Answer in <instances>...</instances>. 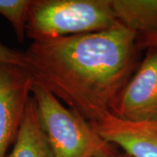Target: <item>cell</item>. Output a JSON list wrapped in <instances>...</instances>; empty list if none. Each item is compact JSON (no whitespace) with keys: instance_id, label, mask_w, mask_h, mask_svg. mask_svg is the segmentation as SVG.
Here are the masks:
<instances>
[{"instance_id":"6da1fadb","label":"cell","mask_w":157,"mask_h":157,"mask_svg":"<svg viewBox=\"0 0 157 157\" xmlns=\"http://www.w3.org/2000/svg\"><path fill=\"white\" fill-rule=\"evenodd\" d=\"M138 34L112 28L33 41L25 52L34 83L94 123L112 113L140 61Z\"/></svg>"},{"instance_id":"7a4b0ae2","label":"cell","mask_w":157,"mask_h":157,"mask_svg":"<svg viewBox=\"0 0 157 157\" xmlns=\"http://www.w3.org/2000/svg\"><path fill=\"white\" fill-rule=\"evenodd\" d=\"M118 23L112 0H33L25 32L39 41L97 33Z\"/></svg>"},{"instance_id":"3957f363","label":"cell","mask_w":157,"mask_h":157,"mask_svg":"<svg viewBox=\"0 0 157 157\" xmlns=\"http://www.w3.org/2000/svg\"><path fill=\"white\" fill-rule=\"evenodd\" d=\"M32 97L53 157H96L116 150L85 118L42 86L33 82Z\"/></svg>"},{"instance_id":"277c9868","label":"cell","mask_w":157,"mask_h":157,"mask_svg":"<svg viewBox=\"0 0 157 157\" xmlns=\"http://www.w3.org/2000/svg\"><path fill=\"white\" fill-rule=\"evenodd\" d=\"M112 114L131 122H157V47L146 49Z\"/></svg>"},{"instance_id":"5b68a950","label":"cell","mask_w":157,"mask_h":157,"mask_svg":"<svg viewBox=\"0 0 157 157\" xmlns=\"http://www.w3.org/2000/svg\"><path fill=\"white\" fill-rule=\"evenodd\" d=\"M33 85L26 68L0 63V157L16 140Z\"/></svg>"},{"instance_id":"8992f818","label":"cell","mask_w":157,"mask_h":157,"mask_svg":"<svg viewBox=\"0 0 157 157\" xmlns=\"http://www.w3.org/2000/svg\"><path fill=\"white\" fill-rule=\"evenodd\" d=\"M108 143L132 157H157V122H131L112 113L91 123Z\"/></svg>"},{"instance_id":"52a82bcc","label":"cell","mask_w":157,"mask_h":157,"mask_svg":"<svg viewBox=\"0 0 157 157\" xmlns=\"http://www.w3.org/2000/svg\"><path fill=\"white\" fill-rule=\"evenodd\" d=\"M7 157H53L32 96L25 107L12 150Z\"/></svg>"},{"instance_id":"ba28073f","label":"cell","mask_w":157,"mask_h":157,"mask_svg":"<svg viewBox=\"0 0 157 157\" xmlns=\"http://www.w3.org/2000/svg\"><path fill=\"white\" fill-rule=\"evenodd\" d=\"M116 18L138 35L157 33V0H112Z\"/></svg>"},{"instance_id":"9c48e42d","label":"cell","mask_w":157,"mask_h":157,"mask_svg":"<svg viewBox=\"0 0 157 157\" xmlns=\"http://www.w3.org/2000/svg\"><path fill=\"white\" fill-rule=\"evenodd\" d=\"M32 3L33 0H0V15L11 24L20 42L26 35V22Z\"/></svg>"},{"instance_id":"30bf717a","label":"cell","mask_w":157,"mask_h":157,"mask_svg":"<svg viewBox=\"0 0 157 157\" xmlns=\"http://www.w3.org/2000/svg\"><path fill=\"white\" fill-rule=\"evenodd\" d=\"M0 63L12 64L26 67V58L25 52L15 50L0 41Z\"/></svg>"},{"instance_id":"8fae6325","label":"cell","mask_w":157,"mask_h":157,"mask_svg":"<svg viewBox=\"0 0 157 157\" xmlns=\"http://www.w3.org/2000/svg\"><path fill=\"white\" fill-rule=\"evenodd\" d=\"M137 44L141 51L149 47H157V33L138 35Z\"/></svg>"},{"instance_id":"7c38bea8","label":"cell","mask_w":157,"mask_h":157,"mask_svg":"<svg viewBox=\"0 0 157 157\" xmlns=\"http://www.w3.org/2000/svg\"><path fill=\"white\" fill-rule=\"evenodd\" d=\"M96 157H132L130 156L129 155H128L125 152H119L118 150H115L114 152H113L109 155H101V156H96Z\"/></svg>"}]
</instances>
